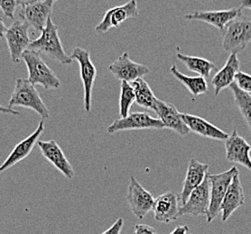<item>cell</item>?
Instances as JSON below:
<instances>
[{
	"label": "cell",
	"instance_id": "cell-37",
	"mask_svg": "<svg viewBox=\"0 0 251 234\" xmlns=\"http://www.w3.org/2000/svg\"><path fill=\"white\" fill-rule=\"evenodd\" d=\"M34 1H35V0H17V3H18V5L23 6H25V5H28V4L34 2Z\"/></svg>",
	"mask_w": 251,
	"mask_h": 234
},
{
	"label": "cell",
	"instance_id": "cell-5",
	"mask_svg": "<svg viewBox=\"0 0 251 234\" xmlns=\"http://www.w3.org/2000/svg\"><path fill=\"white\" fill-rule=\"evenodd\" d=\"M239 173L237 167H231L227 171L211 175L209 173L211 183V204L207 213V222L210 223L219 215L224 196L235 175Z\"/></svg>",
	"mask_w": 251,
	"mask_h": 234
},
{
	"label": "cell",
	"instance_id": "cell-38",
	"mask_svg": "<svg viewBox=\"0 0 251 234\" xmlns=\"http://www.w3.org/2000/svg\"><path fill=\"white\" fill-rule=\"evenodd\" d=\"M49 1H51V3H52V4H54V3H55V2H57V1H59V0H49Z\"/></svg>",
	"mask_w": 251,
	"mask_h": 234
},
{
	"label": "cell",
	"instance_id": "cell-18",
	"mask_svg": "<svg viewBox=\"0 0 251 234\" xmlns=\"http://www.w3.org/2000/svg\"><path fill=\"white\" fill-rule=\"evenodd\" d=\"M180 197L178 194L169 191L154 199L152 211L154 219L159 223H169L176 221L180 217L179 206Z\"/></svg>",
	"mask_w": 251,
	"mask_h": 234
},
{
	"label": "cell",
	"instance_id": "cell-23",
	"mask_svg": "<svg viewBox=\"0 0 251 234\" xmlns=\"http://www.w3.org/2000/svg\"><path fill=\"white\" fill-rule=\"evenodd\" d=\"M239 71H240V59L237 53H230L225 65L211 80L215 97H218L224 88L228 87L234 82L235 76Z\"/></svg>",
	"mask_w": 251,
	"mask_h": 234
},
{
	"label": "cell",
	"instance_id": "cell-9",
	"mask_svg": "<svg viewBox=\"0 0 251 234\" xmlns=\"http://www.w3.org/2000/svg\"><path fill=\"white\" fill-rule=\"evenodd\" d=\"M211 204V183L209 173L204 181L189 195L186 203L180 207V216L189 214L194 216L207 215Z\"/></svg>",
	"mask_w": 251,
	"mask_h": 234
},
{
	"label": "cell",
	"instance_id": "cell-26",
	"mask_svg": "<svg viewBox=\"0 0 251 234\" xmlns=\"http://www.w3.org/2000/svg\"><path fill=\"white\" fill-rule=\"evenodd\" d=\"M136 94V102L141 107L154 110L156 97L149 83L143 78L137 79L130 83Z\"/></svg>",
	"mask_w": 251,
	"mask_h": 234
},
{
	"label": "cell",
	"instance_id": "cell-29",
	"mask_svg": "<svg viewBox=\"0 0 251 234\" xmlns=\"http://www.w3.org/2000/svg\"><path fill=\"white\" fill-rule=\"evenodd\" d=\"M235 83L241 90L251 93V75L243 71H239L235 76Z\"/></svg>",
	"mask_w": 251,
	"mask_h": 234
},
{
	"label": "cell",
	"instance_id": "cell-24",
	"mask_svg": "<svg viewBox=\"0 0 251 234\" xmlns=\"http://www.w3.org/2000/svg\"><path fill=\"white\" fill-rule=\"evenodd\" d=\"M169 71L176 80H179L183 86H185L189 92L194 96L197 97L200 95L205 94L209 90V86L207 84L205 78L197 76V77H190L187 75L181 73L176 65H173L169 69Z\"/></svg>",
	"mask_w": 251,
	"mask_h": 234
},
{
	"label": "cell",
	"instance_id": "cell-36",
	"mask_svg": "<svg viewBox=\"0 0 251 234\" xmlns=\"http://www.w3.org/2000/svg\"><path fill=\"white\" fill-rule=\"evenodd\" d=\"M240 8L251 10V0H240Z\"/></svg>",
	"mask_w": 251,
	"mask_h": 234
},
{
	"label": "cell",
	"instance_id": "cell-22",
	"mask_svg": "<svg viewBox=\"0 0 251 234\" xmlns=\"http://www.w3.org/2000/svg\"><path fill=\"white\" fill-rule=\"evenodd\" d=\"M182 117L190 131H193L202 137L223 142L228 137L227 132L221 130L217 126H213L200 116L182 113Z\"/></svg>",
	"mask_w": 251,
	"mask_h": 234
},
{
	"label": "cell",
	"instance_id": "cell-31",
	"mask_svg": "<svg viewBox=\"0 0 251 234\" xmlns=\"http://www.w3.org/2000/svg\"><path fill=\"white\" fill-rule=\"evenodd\" d=\"M123 226H124V220L123 218H120L107 231H105L101 234H120Z\"/></svg>",
	"mask_w": 251,
	"mask_h": 234
},
{
	"label": "cell",
	"instance_id": "cell-17",
	"mask_svg": "<svg viewBox=\"0 0 251 234\" xmlns=\"http://www.w3.org/2000/svg\"><path fill=\"white\" fill-rule=\"evenodd\" d=\"M38 147L44 158L61 172L67 179H73L75 172L68 159L63 153V149L54 140L39 141Z\"/></svg>",
	"mask_w": 251,
	"mask_h": 234
},
{
	"label": "cell",
	"instance_id": "cell-13",
	"mask_svg": "<svg viewBox=\"0 0 251 234\" xmlns=\"http://www.w3.org/2000/svg\"><path fill=\"white\" fill-rule=\"evenodd\" d=\"M45 120H41L35 131L29 135L28 137L24 139L20 143L15 146L11 152L7 156L6 160L0 166V174L6 171L12 167L17 165L20 161L27 158L32 150L34 149V146L39 142V139L43 135L45 131Z\"/></svg>",
	"mask_w": 251,
	"mask_h": 234
},
{
	"label": "cell",
	"instance_id": "cell-39",
	"mask_svg": "<svg viewBox=\"0 0 251 234\" xmlns=\"http://www.w3.org/2000/svg\"><path fill=\"white\" fill-rule=\"evenodd\" d=\"M189 234V233H188V234Z\"/></svg>",
	"mask_w": 251,
	"mask_h": 234
},
{
	"label": "cell",
	"instance_id": "cell-21",
	"mask_svg": "<svg viewBox=\"0 0 251 234\" xmlns=\"http://www.w3.org/2000/svg\"><path fill=\"white\" fill-rule=\"evenodd\" d=\"M209 165L201 163L196 159H192L189 162L187 171L183 181V189L179 195L181 206L184 205L188 199L189 195L204 181L207 174L209 173Z\"/></svg>",
	"mask_w": 251,
	"mask_h": 234
},
{
	"label": "cell",
	"instance_id": "cell-4",
	"mask_svg": "<svg viewBox=\"0 0 251 234\" xmlns=\"http://www.w3.org/2000/svg\"><path fill=\"white\" fill-rule=\"evenodd\" d=\"M223 33L225 52L238 53L244 51L251 42V18L240 17L235 19L228 23Z\"/></svg>",
	"mask_w": 251,
	"mask_h": 234
},
{
	"label": "cell",
	"instance_id": "cell-1",
	"mask_svg": "<svg viewBox=\"0 0 251 234\" xmlns=\"http://www.w3.org/2000/svg\"><path fill=\"white\" fill-rule=\"evenodd\" d=\"M41 33L37 39L31 42L29 46L30 50L39 53L43 52L51 60L64 65L74 62L63 49L59 36V27L51 21V17L48 18L46 27Z\"/></svg>",
	"mask_w": 251,
	"mask_h": 234
},
{
	"label": "cell",
	"instance_id": "cell-41",
	"mask_svg": "<svg viewBox=\"0 0 251 234\" xmlns=\"http://www.w3.org/2000/svg\"></svg>",
	"mask_w": 251,
	"mask_h": 234
},
{
	"label": "cell",
	"instance_id": "cell-27",
	"mask_svg": "<svg viewBox=\"0 0 251 234\" xmlns=\"http://www.w3.org/2000/svg\"><path fill=\"white\" fill-rule=\"evenodd\" d=\"M228 87L233 94L235 103L240 110V114L244 118L251 131V95L241 90L235 82Z\"/></svg>",
	"mask_w": 251,
	"mask_h": 234
},
{
	"label": "cell",
	"instance_id": "cell-19",
	"mask_svg": "<svg viewBox=\"0 0 251 234\" xmlns=\"http://www.w3.org/2000/svg\"><path fill=\"white\" fill-rule=\"evenodd\" d=\"M154 111L164 124L165 128L170 129L182 136H185L190 132L188 127L183 120L182 113H180L174 105L157 98L154 104Z\"/></svg>",
	"mask_w": 251,
	"mask_h": 234
},
{
	"label": "cell",
	"instance_id": "cell-28",
	"mask_svg": "<svg viewBox=\"0 0 251 234\" xmlns=\"http://www.w3.org/2000/svg\"><path fill=\"white\" fill-rule=\"evenodd\" d=\"M136 101V94L130 83L121 81L120 86V115L121 118L129 114L132 105Z\"/></svg>",
	"mask_w": 251,
	"mask_h": 234
},
{
	"label": "cell",
	"instance_id": "cell-34",
	"mask_svg": "<svg viewBox=\"0 0 251 234\" xmlns=\"http://www.w3.org/2000/svg\"><path fill=\"white\" fill-rule=\"evenodd\" d=\"M0 113H2V114H14V115L20 114V113L17 112L16 109L10 108L8 106H0Z\"/></svg>",
	"mask_w": 251,
	"mask_h": 234
},
{
	"label": "cell",
	"instance_id": "cell-12",
	"mask_svg": "<svg viewBox=\"0 0 251 234\" xmlns=\"http://www.w3.org/2000/svg\"><path fill=\"white\" fill-rule=\"evenodd\" d=\"M109 70L117 80L128 83L143 78L150 72L148 66L133 62L127 52H124L111 63L109 66Z\"/></svg>",
	"mask_w": 251,
	"mask_h": 234
},
{
	"label": "cell",
	"instance_id": "cell-6",
	"mask_svg": "<svg viewBox=\"0 0 251 234\" xmlns=\"http://www.w3.org/2000/svg\"><path fill=\"white\" fill-rule=\"evenodd\" d=\"M70 56L80 65V79L84 88V108L86 112H91L92 90L97 77V69L92 63L91 53L86 49L76 47Z\"/></svg>",
	"mask_w": 251,
	"mask_h": 234
},
{
	"label": "cell",
	"instance_id": "cell-30",
	"mask_svg": "<svg viewBox=\"0 0 251 234\" xmlns=\"http://www.w3.org/2000/svg\"><path fill=\"white\" fill-rule=\"evenodd\" d=\"M17 6V0H0V10L6 18H15Z\"/></svg>",
	"mask_w": 251,
	"mask_h": 234
},
{
	"label": "cell",
	"instance_id": "cell-11",
	"mask_svg": "<svg viewBox=\"0 0 251 234\" xmlns=\"http://www.w3.org/2000/svg\"><path fill=\"white\" fill-rule=\"evenodd\" d=\"M137 1L129 0L122 6H115L106 12L101 22L95 27V31L98 34L107 33L111 28H118L127 19L137 18Z\"/></svg>",
	"mask_w": 251,
	"mask_h": 234
},
{
	"label": "cell",
	"instance_id": "cell-7",
	"mask_svg": "<svg viewBox=\"0 0 251 234\" xmlns=\"http://www.w3.org/2000/svg\"><path fill=\"white\" fill-rule=\"evenodd\" d=\"M30 25L25 20H17L6 29V38L12 63H20L24 52L28 50L31 43L28 30Z\"/></svg>",
	"mask_w": 251,
	"mask_h": 234
},
{
	"label": "cell",
	"instance_id": "cell-32",
	"mask_svg": "<svg viewBox=\"0 0 251 234\" xmlns=\"http://www.w3.org/2000/svg\"><path fill=\"white\" fill-rule=\"evenodd\" d=\"M135 234H156V231L148 224H137L135 226Z\"/></svg>",
	"mask_w": 251,
	"mask_h": 234
},
{
	"label": "cell",
	"instance_id": "cell-3",
	"mask_svg": "<svg viewBox=\"0 0 251 234\" xmlns=\"http://www.w3.org/2000/svg\"><path fill=\"white\" fill-rule=\"evenodd\" d=\"M22 59L28 70L27 80L33 85L42 86L46 90L61 87V81L42 59L39 52L28 49L24 52Z\"/></svg>",
	"mask_w": 251,
	"mask_h": 234
},
{
	"label": "cell",
	"instance_id": "cell-16",
	"mask_svg": "<svg viewBox=\"0 0 251 234\" xmlns=\"http://www.w3.org/2000/svg\"><path fill=\"white\" fill-rule=\"evenodd\" d=\"M242 8L236 7L228 10L217 11H194L184 16L187 20H195L209 23L215 28L224 32L228 23L242 17Z\"/></svg>",
	"mask_w": 251,
	"mask_h": 234
},
{
	"label": "cell",
	"instance_id": "cell-33",
	"mask_svg": "<svg viewBox=\"0 0 251 234\" xmlns=\"http://www.w3.org/2000/svg\"><path fill=\"white\" fill-rule=\"evenodd\" d=\"M188 233V225H180L169 234H187Z\"/></svg>",
	"mask_w": 251,
	"mask_h": 234
},
{
	"label": "cell",
	"instance_id": "cell-14",
	"mask_svg": "<svg viewBox=\"0 0 251 234\" xmlns=\"http://www.w3.org/2000/svg\"><path fill=\"white\" fill-rule=\"evenodd\" d=\"M225 142L226 159L236 164L243 166L251 171V146L234 129Z\"/></svg>",
	"mask_w": 251,
	"mask_h": 234
},
{
	"label": "cell",
	"instance_id": "cell-25",
	"mask_svg": "<svg viewBox=\"0 0 251 234\" xmlns=\"http://www.w3.org/2000/svg\"><path fill=\"white\" fill-rule=\"evenodd\" d=\"M176 58L185 65V67L190 71L195 72L203 78L210 77L211 71L217 69L214 63H211L209 60H206L204 58L188 56L179 52L176 54Z\"/></svg>",
	"mask_w": 251,
	"mask_h": 234
},
{
	"label": "cell",
	"instance_id": "cell-40",
	"mask_svg": "<svg viewBox=\"0 0 251 234\" xmlns=\"http://www.w3.org/2000/svg\"></svg>",
	"mask_w": 251,
	"mask_h": 234
},
{
	"label": "cell",
	"instance_id": "cell-35",
	"mask_svg": "<svg viewBox=\"0 0 251 234\" xmlns=\"http://www.w3.org/2000/svg\"><path fill=\"white\" fill-rule=\"evenodd\" d=\"M6 29H7V27H6V24L4 23V21L0 18V39H2L3 37H5Z\"/></svg>",
	"mask_w": 251,
	"mask_h": 234
},
{
	"label": "cell",
	"instance_id": "cell-10",
	"mask_svg": "<svg viewBox=\"0 0 251 234\" xmlns=\"http://www.w3.org/2000/svg\"><path fill=\"white\" fill-rule=\"evenodd\" d=\"M126 201L132 213L137 219H143L149 212L152 211L154 197L134 177H130V182L127 189Z\"/></svg>",
	"mask_w": 251,
	"mask_h": 234
},
{
	"label": "cell",
	"instance_id": "cell-2",
	"mask_svg": "<svg viewBox=\"0 0 251 234\" xmlns=\"http://www.w3.org/2000/svg\"><path fill=\"white\" fill-rule=\"evenodd\" d=\"M21 106L29 108L39 114L42 120L50 118V112L41 98L36 87L27 79L18 78L16 80L14 90L9 99L8 107Z\"/></svg>",
	"mask_w": 251,
	"mask_h": 234
},
{
	"label": "cell",
	"instance_id": "cell-20",
	"mask_svg": "<svg viewBox=\"0 0 251 234\" xmlns=\"http://www.w3.org/2000/svg\"><path fill=\"white\" fill-rule=\"evenodd\" d=\"M245 204V194L240 179V172L235 175L228 187L221 206L223 222L228 221L240 207Z\"/></svg>",
	"mask_w": 251,
	"mask_h": 234
},
{
	"label": "cell",
	"instance_id": "cell-15",
	"mask_svg": "<svg viewBox=\"0 0 251 234\" xmlns=\"http://www.w3.org/2000/svg\"><path fill=\"white\" fill-rule=\"evenodd\" d=\"M53 4L49 0H35L28 5L21 6L20 17L34 30L42 32L48 18L51 17Z\"/></svg>",
	"mask_w": 251,
	"mask_h": 234
},
{
	"label": "cell",
	"instance_id": "cell-8",
	"mask_svg": "<svg viewBox=\"0 0 251 234\" xmlns=\"http://www.w3.org/2000/svg\"><path fill=\"white\" fill-rule=\"evenodd\" d=\"M165 126L159 118L151 116L148 113L136 112L127 116L115 120L108 127L107 131L113 134L118 131L146 130V129H164Z\"/></svg>",
	"mask_w": 251,
	"mask_h": 234
}]
</instances>
